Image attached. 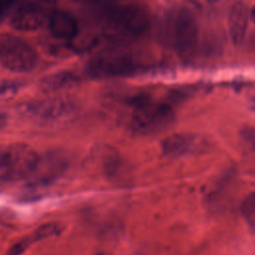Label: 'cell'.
Instances as JSON below:
<instances>
[{
  "instance_id": "6da1fadb",
  "label": "cell",
  "mask_w": 255,
  "mask_h": 255,
  "mask_svg": "<svg viewBox=\"0 0 255 255\" xmlns=\"http://www.w3.org/2000/svg\"><path fill=\"white\" fill-rule=\"evenodd\" d=\"M103 19L108 30L122 38L143 34L149 25L147 12L134 4H116L104 10Z\"/></svg>"
},
{
  "instance_id": "7a4b0ae2",
  "label": "cell",
  "mask_w": 255,
  "mask_h": 255,
  "mask_svg": "<svg viewBox=\"0 0 255 255\" xmlns=\"http://www.w3.org/2000/svg\"><path fill=\"white\" fill-rule=\"evenodd\" d=\"M40 157L29 145L16 143L0 148V184L29 178Z\"/></svg>"
},
{
  "instance_id": "3957f363",
  "label": "cell",
  "mask_w": 255,
  "mask_h": 255,
  "mask_svg": "<svg viewBox=\"0 0 255 255\" xmlns=\"http://www.w3.org/2000/svg\"><path fill=\"white\" fill-rule=\"evenodd\" d=\"M36 49L21 37L0 35V64L13 73H29L38 64Z\"/></svg>"
},
{
  "instance_id": "277c9868",
  "label": "cell",
  "mask_w": 255,
  "mask_h": 255,
  "mask_svg": "<svg viewBox=\"0 0 255 255\" xmlns=\"http://www.w3.org/2000/svg\"><path fill=\"white\" fill-rule=\"evenodd\" d=\"M174 113L170 106L151 103L148 100H137L131 118V129L138 134L159 132L171 125Z\"/></svg>"
},
{
  "instance_id": "5b68a950",
  "label": "cell",
  "mask_w": 255,
  "mask_h": 255,
  "mask_svg": "<svg viewBox=\"0 0 255 255\" xmlns=\"http://www.w3.org/2000/svg\"><path fill=\"white\" fill-rule=\"evenodd\" d=\"M24 111L37 123L56 125L71 119L76 113V105L68 98H48L26 104Z\"/></svg>"
},
{
  "instance_id": "8992f818",
  "label": "cell",
  "mask_w": 255,
  "mask_h": 255,
  "mask_svg": "<svg viewBox=\"0 0 255 255\" xmlns=\"http://www.w3.org/2000/svg\"><path fill=\"white\" fill-rule=\"evenodd\" d=\"M171 41L175 50L182 56H190L195 51L198 39L194 18L185 11H178L170 21Z\"/></svg>"
},
{
  "instance_id": "52a82bcc",
  "label": "cell",
  "mask_w": 255,
  "mask_h": 255,
  "mask_svg": "<svg viewBox=\"0 0 255 255\" xmlns=\"http://www.w3.org/2000/svg\"><path fill=\"white\" fill-rule=\"evenodd\" d=\"M50 12L47 6L34 0L25 1L17 5L9 19V23L14 30L20 32H32L47 24Z\"/></svg>"
},
{
  "instance_id": "ba28073f",
  "label": "cell",
  "mask_w": 255,
  "mask_h": 255,
  "mask_svg": "<svg viewBox=\"0 0 255 255\" xmlns=\"http://www.w3.org/2000/svg\"><path fill=\"white\" fill-rule=\"evenodd\" d=\"M137 69L136 64L127 56L107 55L93 59L86 68L89 76L96 79L126 76Z\"/></svg>"
},
{
  "instance_id": "9c48e42d",
  "label": "cell",
  "mask_w": 255,
  "mask_h": 255,
  "mask_svg": "<svg viewBox=\"0 0 255 255\" xmlns=\"http://www.w3.org/2000/svg\"><path fill=\"white\" fill-rule=\"evenodd\" d=\"M47 26L51 35L62 41H72L80 32L77 19L71 13L62 9H55L50 12Z\"/></svg>"
},
{
  "instance_id": "30bf717a",
  "label": "cell",
  "mask_w": 255,
  "mask_h": 255,
  "mask_svg": "<svg viewBox=\"0 0 255 255\" xmlns=\"http://www.w3.org/2000/svg\"><path fill=\"white\" fill-rule=\"evenodd\" d=\"M249 18V11L243 2H235L231 6L228 14V32L233 44L239 45L244 40Z\"/></svg>"
},
{
  "instance_id": "8fae6325",
  "label": "cell",
  "mask_w": 255,
  "mask_h": 255,
  "mask_svg": "<svg viewBox=\"0 0 255 255\" xmlns=\"http://www.w3.org/2000/svg\"><path fill=\"white\" fill-rule=\"evenodd\" d=\"M196 138L191 133H173L161 142L162 153L169 157H177L187 153L195 145Z\"/></svg>"
},
{
  "instance_id": "7c38bea8",
  "label": "cell",
  "mask_w": 255,
  "mask_h": 255,
  "mask_svg": "<svg viewBox=\"0 0 255 255\" xmlns=\"http://www.w3.org/2000/svg\"><path fill=\"white\" fill-rule=\"evenodd\" d=\"M78 82L77 76L70 71H61L41 80L40 87L47 92H57L69 89Z\"/></svg>"
},
{
  "instance_id": "4fadbf2b",
  "label": "cell",
  "mask_w": 255,
  "mask_h": 255,
  "mask_svg": "<svg viewBox=\"0 0 255 255\" xmlns=\"http://www.w3.org/2000/svg\"><path fill=\"white\" fill-rule=\"evenodd\" d=\"M240 208L246 223L255 230V192H250L244 197Z\"/></svg>"
},
{
  "instance_id": "5bb4252c",
  "label": "cell",
  "mask_w": 255,
  "mask_h": 255,
  "mask_svg": "<svg viewBox=\"0 0 255 255\" xmlns=\"http://www.w3.org/2000/svg\"><path fill=\"white\" fill-rule=\"evenodd\" d=\"M22 88V83L16 80L0 81V101L8 100L16 96Z\"/></svg>"
},
{
  "instance_id": "9a60e30c",
  "label": "cell",
  "mask_w": 255,
  "mask_h": 255,
  "mask_svg": "<svg viewBox=\"0 0 255 255\" xmlns=\"http://www.w3.org/2000/svg\"><path fill=\"white\" fill-rule=\"evenodd\" d=\"M58 232H60V227L58 226V224L46 223V224L41 225L39 228H37L33 234L37 240H40L43 238H47V237L56 235Z\"/></svg>"
},
{
  "instance_id": "2e32d148",
  "label": "cell",
  "mask_w": 255,
  "mask_h": 255,
  "mask_svg": "<svg viewBox=\"0 0 255 255\" xmlns=\"http://www.w3.org/2000/svg\"><path fill=\"white\" fill-rule=\"evenodd\" d=\"M34 241H37V239L35 238L34 234H32L31 236L29 237H26V238H23L22 240L18 241L17 243L13 244L10 249L4 254V255H20L22 252H24L28 246L33 243Z\"/></svg>"
},
{
  "instance_id": "e0dca14e",
  "label": "cell",
  "mask_w": 255,
  "mask_h": 255,
  "mask_svg": "<svg viewBox=\"0 0 255 255\" xmlns=\"http://www.w3.org/2000/svg\"><path fill=\"white\" fill-rule=\"evenodd\" d=\"M241 136L243 140L253 149L255 150V128L250 126H245L241 129Z\"/></svg>"
},
{
  "instance_id": "ac0fdd59",
  "label": "cell",
  "mask_w": 255,
  "mask_h": 255,
  "mask_svg": "<svg viewBox=\"0 0 255 255\" xmlns=\"http://www.w3.org/2000/svg\"><path fill=\"white\" fill-rule=\"evenodd\" d=\"M18 1L19 0H0V24L4 21Z\"/></svg>"
},
{
  "instance_id": "d6986e66",
  "label": "cell",
  "mask_w": 255,
  "mask_h": 255,
  "mask_svg": "<svg viewBox=\"0 0 255 255\" xmlns=\"http://www.w3.org/2000/svg\"><path fill=\"white\" fill-rule=\"evenodd\" d=\"M6 124H7V116H6V114L0 112V129L2 128H4L6 126Z\"/></svg>"
},
{
  "instance_id": "ffe728a7",
  "label": "cell",
  "mask_w": 255,
  "mask_h": 255,
  "mask_svg": "<svg viewBox=\"0 0 255 255\" xmlns=\"http://www.w3.org/2000/svg\"><path fill=\"white\" fill-rule=\"evenodd\" d=\"M249 17H250V19L255 23V5L251 8V10H250V12H249Z\"/></svg>"
},
{
  "instance_id": "44dd1931",
  "label": "cell",
  "mask_w": 255,
  "mask_h": 255,
  "mask_svg": "<svg viewBox=\"0 0 255 255\" xmlns=\"http://www.w3.org/2000/svg\"><path fill=\"white\" fill-rule=\"evenodd\" d=\"M36 1H38V2H40V3H42V4L46 5V6H48V5H51V4L55 3L56 0H36Z\"/></svg>"
},
{
  "instance_id": "7402d4cb",
  "label": "cell",
  "mask_w": 255,
  "mask_h": 255,
  "mask_svg": "<svg viewBox=\"0 0 255 255\" xmlns=\"http://www.w3.org/2000/svg\"><path fill=\"white\" fill-rule=\"evenodd\" d=\"M80 2H94V1H98V0H78Z\"/></svg>"
},
{
  "instance_id": "603a6c76",
  "label": "cell",
  "mask_w": 255,
  "mask_h": 255,
  "mask_svg": "<svg viewBox=\"0 0 255 255\" xmlns=\"http://www.w3.org/2000/svg\"><path fill=\"white\" fill-rule=\"evenodd\" d=\"M208 2H210V3H215V2H217V1H219V0H207Z\"/></svg>"
}]
</instances>
